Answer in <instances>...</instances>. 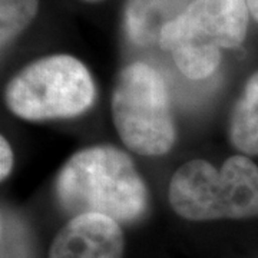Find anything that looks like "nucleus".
I'll use <instances>...</instances> for the list:
<instances>
[{
  "label": "nucleus",
  "mask_w": 258,
  "mask_h": 258,
  "mask_svg": "<svg viewBox=\"0 0 258 258\" xmlns=\"http://www.w3.org/2000/svg\"><path fill=\"white\" fill-rule=\"evenodd\" d=\"M247 5H248L249 12L258 22V0H247Z\"/></svg>",
  "instance_id": "obj_11"
},
{
  "label": "nucleus",
  "mask_w": 258,
  "mask_h": 258,
  "mask_svg": "<svg viewBox=\"0 0 258 258\" xmlns=\"http://www.w3.org/2000/svg\"><path fill=\"white\" fill-rule=\"evenodd\" d=\"M85 2H101V0H85Z\"/></svg>",
  "instance_id": "obj_12"
},
{
  "label": "nucleus",
  "mask_w": 258,
  "mask_h": 258,
  "mask_svg": "<svg viewBox=\"0 0 258 258\" xmlns=\"http://www.w3.org/2000/svg\"><path fill=\"white\" fill-rule=\"evenodd\" d=\"M0 155H2V162H0V176L2 179H6L9 176L10 171L13 168V151L10 148L9 142L6 138L0 139Z\"/></svg>",
  "instance_id": "obj_10"
},
{
  "label": "nucleus",
  "mask_w": 258,
  "mask_h": 258,
  "mask_svg": "<svg viewBox=\"0 0 258 258\" xmlns=\"http://www.w3.org/2000/svg\"><path fill=\"white\" fill-rule=\"evenodd\" d=\"M123 232L112 218L85 214L74 217L57 232L49 258H122Z\"/></svg>",
  "instance_id": "obj_6"
},
{
  "label": "nucleus",
  "mask_w": 258,
  "mask_h": 258,
  "mask_svg": "<svg viewBox=\"0 0 258 258\" xmlns=\"http://www.w3.org/2000/svg\"><path fill=\"white\" fill-rule=\"evenodd\" d=\"M168 197L174 211L189 221L258 217V166L244 155L228 158L220 171L192 159L174 174Z\"/></svg>",
  "instance_id": "obj_2"
},
{
  "label": "nucleus",
  "mask_w": 258,
  "mask_h": 258,
  "mask_svg": "<svg viewBox=\"0 0 258 258\" xmlns=\"http://www.w3.org/2000/svg\"><path fill=\"white\" fill-rule=\"evenodd\" d=\"M232 145L245 155H258V71L245 83L231 115Z\"/></svg>",
  "instance_id": "obj_8"
},
{
  "label": "nucleus",
  "mask_w": 258,
  "mask_h": 258,
  "mask_svg": "<svg viewBox=\"0 0 258 258\" xmlns=\"http://www.w3.org/2000/svg\"><path fill=\"white\" fill-rule=\"evenodd\" d=\"M96 88L88 68L69 55L42 57L22 69L6 86L5 102L26 120L74 118L95 102Z\"/></svg>",
  "instance_id": "obj_4"
},
{
  "label": "nucleus",
  "mask_w": 258,
  "mask_h": 258,
  "mask_svg": "<svg viewBox=\"0 0 258 258\" xmlns=\"http://www.w3.org/2000/svg\"><path fill=\"white\" fill-rule=\"evenodd\" d=\"M192 0H129L125 28L129 39L138 46L159 42L166 25L184 13Z\"/></svg>",
  "instance_id": "obj_7"
},
{
  "label": "nucleus",
  "mask_w": 258,
  "mask_h": 258,
  "mask_svg": "<svg viewBox=\"0 0 258 258\" xmlns=\"http://www.w3.org/2000/svg\"><path fill=\"white\" fill-rule=\"evenodd\" d=\"M112 119L125 147L145 157L166 154L175 142V125L162 76L142 62L120 71L112 91Z\"/></svg>",
  "instance_id": "obj_5"
},
{
  "label": "nucleus",
  "mask_w": 258,
  "mask_h": 258,
  "mask_svg": "<svg viewBox=\"0 0 258 258\" xmlns=\"http://www.w3.org/2000/svg\"><path fill=\"white\" fill-rule=\"evenodd\" d=\"M39 0H0V39L5 46L36 16Z\"/></svg>",
  "instance_id": "obj_9"
},
{
  "label": "nucleus",
  "mask_w": 258,
  "mask_h": 258,
  "mask_svg": "<svg viewBox=\"0 0 258 258\" xmlns=\"http://www.w3.org/2000/svg\"><path fill=\"white\" fill-rule=\"evenodd\" d=\"M56 197L74 217L98 214L116 222L139 220L148 207L147 185L128 154L111 145L81 149L62 166Z\"/></svg>",
  "instance_id": "obj_1"
},
{
  "label": "nucleus",
  "mask_w": 258,
  "mask_h": 258,
  "mask_svg": "<svg viewBox=\"0 0 258 258\" xmlns=\"http://www.w3.org/2000/svg\"><path fill=\"white\" fill-rule=\"evenodd\" d=\"M247 0H192L159 39L182 74L201 81L221 62V49L240 46L248 29Z\"/></svg>",
  "instance_id": "obj_3"
}]
</instances>
